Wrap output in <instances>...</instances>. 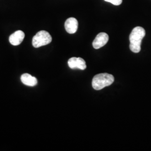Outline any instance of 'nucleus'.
<instances>
[{"instance_id":"nucleus-6","label":"nucleus","mask_w":151,"mask_h":151,"mask_svg":"<svg viewBox=\"0 0 151 151\" xmlns=\"http://www.w3.org/2000/svg\"><path fill=\"white\" fill-rule=\"evenodd\" d=\"M25 38V34L22 30H17L12 34L9 37V42L12 45H19Z\"/></svg>"},{"instance_id":"nucleus-2","label":"nucleus","mask_w":151,"mask_h":151,"mask_svg":"<svg viewBox=\"0 0 151 151\" xmlns=\"http://www.w3.org/2000/svg\"><path fill=\"white\" fill-rule=\"evenodd\" d=\"M114 81L113 76L109 73H100L95 76L92 79V86L96 90H100L111 85Z\"/></svg>"},{"instance_id":"nucleus-3","label":"nucleus","mask_w":151,"mask_h":151,"mask_svg":"<svg viewBox=\"0 0 151 151\" xmlns=\"http://www.w3.org/2000/svg\"><path fill=\"white\" fill-rule=\"evenodd\" d=\"M52 38L48 32L42 30L37 33L33 37L32 44L35 48H39L40 47L48 45L51 43Z\"/></svg>"},{"instance_id":"nucleus-8","label":"nucleus","mask_w":151,"mask_h":151,"mask_svg":"<svg viewBox=\"0 0 151 151\" xmlns=\"http://www.w3.org/2000/svg\"><path fill=\"white\" fill-rule=\"evenodd\" d=\"M22 83L28 86H35L37 85V79L28 73H24L21 76Z\"/></svg>"},{"instance_id":"nucleus-9","label":"nucleus","mask_w":151,"mask_h":151,"mask_svg":"<svg viewBox=\"0 0 151 151\" xmlns=\"http://www.w3.org/2000/svg\"><path fill=\"white\" fill-rule=\"evenodd\" d=\"M106 2H110L114 5L118 6L122 4L123 0H104Z\"/></svg>"},{"instance_id":"nucleus-7","label":"nucleus","mask_w":151,"mask_h":151,"mask_svg":"<svg viewBox=\"0 0 151 151\" xmlns=\"http://www.w3.org/2000/svg\"><path fill=\"white\" fill-rule=\"evenodd\" d=\"M78 21L74 17L68 18L65 24V29L69 34L75 33L78 29Z\"/></svg>"},{"instance_id":"nucleus-5","label":"nucleus","mask_w":151,"mask_h":151,"mask_svg":"<svg viewBox=\"0 0 151 151\" xmlns=\"http://www.w3.org/2000/svg\"><path fill=\"white\" fill-rule=\"evenodd\" d=\"M109 40V35L105 32L99 33L93 41V47L96 49L100 48L107 43Z\"/></svg>"},{"instance_id":"nucleus-4","label":"nucleus","mask_w":151,"mask_h":151,"mask_svg":"<svg viewBox=\"0 0 151 151\" xmlns=\"http://www.w3.org/2000/svg\"><path fill=\"white\" fill-rule=\"evenodd\" d=\"M68 65L71 69H80L84 70L86 68L85 60L80 57H72L68 61Z\"/></svg>"},{"instance_id":"nucleus-1","label":"nucleus","mask_w":151,"mask_h":151,"mask_svg":"<svg viewBox=\"0 0 151 151\" xmlns=\"http://www.w3.org/2000/svg\"><path fill=\"white\" fill-rule=\"evenodd\" d=\"M146 35L144 28L140 27H134L129 36L130 49L134 53H139L141 49V43L143 38Z\"/></svg>"}]
</instances>
